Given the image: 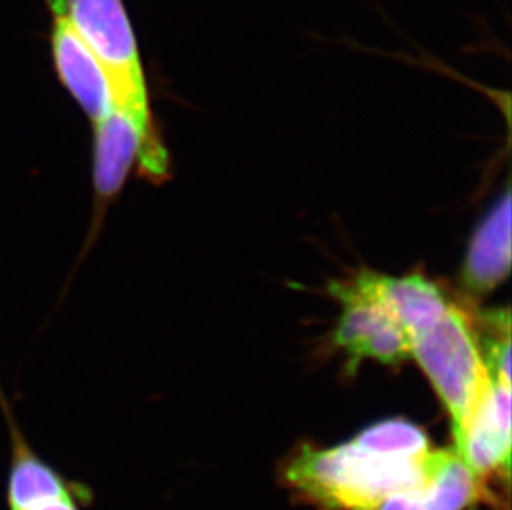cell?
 <instances>
[{
  "label": "cell",
  "mask_w": 512,
  "mask_h": 510,
  "mask_svg": "<svg viewBox=\"0 0 512 510\" xmlns=\"http://www.w3.org/2000/svg\"><path fill=\"white\" fill-rule=\"evenodd\" d=\"M50 49L55 73L63 88L92 123L103 120L113 110L107 72L80 35L58 15H52Z\"/></svg>",
  "instance_id": "7"
},
{
  "label": "cell",
  "mask_w": 512,
  "mask_h": 510,
  "mask_svg": "<svg viewBox=\"0 0 512 510\" xmlns=\"http://www.w3.org/2000/svg\"><path fill=\"white\" fill-rule=\"evenodd\" d=\"M436 449L420 458L382 453L355 439L330 449H305L287 467L290 484L329 509L378 510L383 502L420 487Z\"/></svg>",
  "instance_id": "1"
},
{
  "label": "cell",
  "mask_w": 512,
  "mask_h": 510,
  "mask_svg": "<svg viewBox=\"0 0 512 510\" xmlns=\"http://www.w3.org/2000/svg\"><path fill=\"white\" fill-rule=\"evenodd\" d=\"M511 269V193L494 206L474 234L463 265V284L473 295L496 289Z\"/></svg>",
  "instance_id": "9"
},
{
  "label": "cell",
  "mask_w": 512,
  "mask_h": 510,
  "mask_svg": "<svg viewBox=\"0 0 512 510\" xmlns=\"http://www.w3.org/2000/svg\"><path fill=\"white\" fill-rule=\"evenodd\" d=\"M453 449L479 482L493 472L503 471L504 476H508L511 458V383L494 381L493 390Z\"/></svg>",
  "instance_id": "8"
},
{
  "label": "cell",
  "mask_w": 512,
  "mask_h": 510,
  "mask_svg": "<svg viewBox=\"0 0 512 510\" xmlns=\"http://www.w3.org/2000/svg\"><path fill=\"white\" fill-rule=\"evenodd\" d=\"M368 280L411 340L435 327L450 308L441 290L421 274L388 277L368 270Z\"/></svg>",
  "instance_id": "11"
},
{
  "label": "cell",
  "mask_w": 512,
  "mask_h": 510,
  "mask_svg": "<svg viewBox=\"0 0 512 510\" xmlns=\"http://www.w3.org/2000/svg\"><path fill=\"white\" fill-rule=\"evenodd\" d=\"M367 448L382 453L400 454L410 458H420L430 453V441L425 431L406 419H388L363 429L353 438Z\"/></svg>",
  "instance_id": "12"
},
{
  "label": "cell",
  "mask_w": 512,
  "mask_h": 510,
  "mask_svg": "<svg viewBox=\"0 0 512 510\" xmlns=\"http://www.w3.org/2000/svg\"><path fill=\"white\" fill-rule=\"evenodd\" d=\"M411 357L418 361L448 409L456 443L494 385L468 315L450 305L435 327L413 340Z\"/></svg>",
  "instance_id": "2"
},
{
  "label": "cell",
  "mask_w": 512,
  "mask_h": 510,
  "mask_svg": "<svg viewBox=\"0 0 512 510\" xmlns=\"http://www.w3.org/2000/svg\"><path fill=\"white\" fill-rule=\"evenodd\" d=\"M0 406L10 436L7 472L9 510H88L92 492L82 482L63 476L57 467L35 453L15 421L14 413L0 388Z\"/></svg>",
  "instance_id": "6"
},
{
  "label": "cell",
  "mask_w": 512,
  "mask_h": 510,
  "mask_svg": "<svg viewBox=\"0 0 512 510\" xmlns=\"http://www.w3.org/2000/svg\"><path fill=\"white\" fill-rule=\"evenodd\" d=\"M330 292L343 307L334 342L347 353L350 370L363 358L393 365L411 357L413 340L375 294L368 270H362L350 282H337Z\"/></svg>",
  "instance_id": "4"
},
{
  "label": "cell",
  "mask_w": 512,
  "mask_h": 510,
  "mask_svg": "<svg viewBox=\"0 0 512 510\" xmlns=\"http://www.w3.org/2000/svg\"><path fill=\"white\" fill-rule=\"evenodd\" d=\"M52 15L67 20L107 72L113 108L155 130L135 32L123 0H47Z\"/></svg>",
  "instance_id": "3"
},
{
  "label": "cell",
  "mask_w": 512,
  "mask_h": 510,
  "mask_svg": "<svg viewBox=\"0 0 512 510\" xmlns=\"http://www.w3.org/2000/svg\"><path fill=\"white\" fill-rule=\"evenodd\" d=\"M136 161L151 179L165 178L168 173V156L155 130H146L125 111L113 108L93 123L95 221L102 222L105 209L120 194Z\"/></svg>",
  "instance_id": "5"
},
{
  "label": "cell",
  "mask_w": 512,
  "mask_h": 510,
  "mask_svg": "<svg viewBox=\"0 0 512 510\" xmlns=\"http://www.w3.org/2000/svg\"><path fill=\"white\" fill-rule=\"evenodd\" d=\"M478 487V479L455 449H440L420 487L388 499L378 510H464L478 496Z\"/></svg>",
  "instance_id": "10"
}]
</instances>
